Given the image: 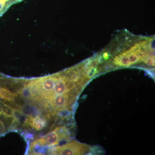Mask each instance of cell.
I'll return each instance as SVG.
<instances>
[{
  "label": "cell",
  "instance_id": "277c9868",
  "mask_svg": "<svg viewBox=\"0 0 155 155\" xmlns=\"http://www.w3.org/2000/svg\"><path fill=\"white\" fill-rule=\"evenodd\" d=\"M18 96L17 94L12 92L8 88H6L0 84V99L5 101L11 102Z\"/></svg>",
  "mask_w": 155,
  "mask_h": 155
},
{
  "label": "cell",
  "instance_id": "7a4b0ae2",
  "mask_svg": "<svg viewBox=\"0 0 155 155\" xmlns=\"http://www.w3.org/2000/svg\"><path fill=\"white\" fill-rule=\"evenodd\" d=\"M91 149L90 146L74 140L61 146L52 147L48 150V153L53 155H83L88 153Z\"/></svg>",
  "mask_w": 155,
  "mask_h": 155
},
{
  "label": "cell",
  "instance_id": "3957f363",
  "mask_svg": "<svg viewBox=\"0 0 155 155\" xmlns=\"http://www.w3.org/2000/svg\"><path fill=\"white\" fill-rule=\"evenodd\" d=\"M28 125L35 130L38 131L43 129L47 125V122L44 118L36 116L35 117H29Z\"/></svg>",
  "mask_w": 155,
  "mask_h": 155
},
{
  "label": "cell",
  "instance_id": "6da1fadb",
  "mask_svg": "<svg viewBox=\"0 0 155 155\" xmlns=\"http://www.w3.org/2000/svg\"><path fill=\"white\" fill-rule=\"evenodd\" d=\"M154 45V36H139L125 30L117 34L97 56L101 64H105L103 71L140 63L150 69L155 67Z\"/></svg>",
  "mask_w": 155,
  "mask_h": 155
},
{
  "label": "cell",
  "instance_id": "5b68a950",
  "mask_svg": "<svg viewBox=\"0 0 155 155\" xmlns=\"http://www.w3.org/2000/svg\"><path fill=\"white\" fill-rule=\"evenodd\" d=\"M19 109L25 116L28 117H35L38 116L39 112L37 108L31 104H26L20 107Z\"/></svg>",
  "mask_w": 155,
  "mask_h": 155
},
{
  "label": "cell",
  "instance_id": "52a82bcc",
  "mask_svg": "<svg viewBox=\"0 0 155 155\" xmlns=\"http://www.w3.org/2000/svg\"><path fill=\"white\" fill-rule=\"evenodd\" d=\"M23 1L24 0H0V14L5 12L12 5Z\"/></svg>",
  "mask_w": 155,
  "mask_h": 155
},
{
  "label": "cell",
  "instance_id": "8992f818",
  "mask_svg": "<svg viewBox=\"0 0 155 155\" xmlns=\"http://www.w3.org/2000/svg\"><path fill=\"white\" fill-rule=\"evenodd\" d=\"M18 93L20 94L22 97L26 99L33 101L34 97V94L32 89L26 84H25V86L22 88V89L18 91Z\"/></svg>",
  "mask_w": 155,
  "mask_h": 155
}]
</instances>
